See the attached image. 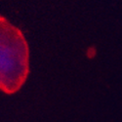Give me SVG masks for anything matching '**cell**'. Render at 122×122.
<instances>
[{"label":"cell","mask_w":122,"mask_h":122,"mask_svg":"<svg viewBox=\"0 0 122 122\" xmlns=\"http://www.w3.org/2000/svg\"><path fill=\"white\" fill-rule=\"evenodd\" d=\"M29 74V48L23 31L0 15V91L13 95Z\"/></svg>","instance_id":"cell-1"}]
</instances>
